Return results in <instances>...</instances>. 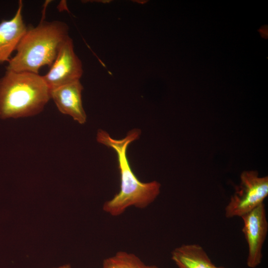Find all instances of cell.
Returning a JSON list of instances; mask_svg holds the SVG:
<instances>
[{"label": "cell", "mask_w": 268, "mask_h": 268, "mask_svg": "<svg viewBox=\"0 0 268 268\" xmlns=\"http://www.w3.org/2000/svg\"><path fill=\"white\" fill-rule=\"evenodd\" d=\"M140 133L139 129H133L124 138L116 139L103 130L97 132V141L116 152L120 173V191L103 206V210L111 216H119L132 206L144 208L152 203L160 194V184L156 181L144 183L139 180L133 171L127 157L129 145L137 139Z\"/></svg>", "instance_id": "6da1fadb"}, {"label": "cell", "mask_w": 268, "mask_h": 268, "mask_svg": "<svg viewBox=\"0 0 268 268\" xmlns=\"http://www.w3.org/2000/svg\"><path fill=\"white\" fill-rule=\"evenodd\" d=\"M68 37V27L61 21H42L35 27L27 28L15 55L8 62L7 70L39 74L41 67H51Z\"/></svg>", "instance_id": "7a4b0ae2"}, {"label": "cell", "mask_w": 268, "mask_h": 268, "mask_svg": "<svg viewBox=\"0 0 268 268\" xmlns=\"http://www.w3.org/2000/svg\"><path fill=\"white\" fill-rule=\"evenodd\" d=\"M51 98L42 76L7 70L0 79V118H19L40 113Z\"/></svg>", "instance_id": "3957f363"}, {"label": "cell", "mask_w": 268, "mask_h": 268, "mask_svg": "<svg viewBox=\"0 0 268 268\" xmlns=\"http://www.w3.org/2000/svg\"><path fill=\"white\" fill-rule=\"evenodd\" d=\"M268 196V177L256 171H244L240 182L225 207L226 218L241 217L264 203Z\"/></svg>", "instance_id": "277c9868"}, {"label": "cell", "mask_w": 268, "mask_h": 268, "mask_svg": "<svg viewBox=\"0 0 268 268\" xmlns=\"http://www.w3.org/2000/svg\"><path fill=\"white\" fill-rule=\"evenodd\" d=\"M83 74L81 61L76 55L69 37L61 47L49 71L42 76L50 90L78 80Z\"/></svg>", "instance_id": "5b68a950"}, {"label": "cell", "mask_w": 268, "mask_h": 268, "mask_svg": "<svg viewBox=\"0 0 268 268\" xmlns=\"http://www.w3.org/2000/svg\"><path fill=\"white\" fill-rule=\"evenodd\" d=\"M242 232L247 243V265L256 268L263 259V247L268 232V221L264 203L244 215Z\"/></svg>", "instance_id": "8992f818"}, {"label": "cell", "mask_w": 268, "mask_h": 268, "mask_svg": "<svg viewBox=\"0 0 268 268\" xmlns=\"http://www.w3.org/2000/svg\"><path fill=\"white\" fill-rule=\"evenodd\" d=\"M83 87L78 80L50 90V96L58 110L71 117L80 124L86 122L87 116L82 105Z\"/></svg>", "instance_id": "52a82bcc"}, {"label": "cell", "mask_w": 268, "mask_h": 268, "mask_svg": "<svg viewBox=\"0 0 268 268\" xmlns=\"http://www.w3.org/2000/svg\"><path fill=\"white\" fill-rule=\"evenodd\" d=\"M22 8L23 2L19 0L12 18L0 22V64L8 62L27 29L22 16Z\"/></svg>", "instance_id": "ba28073f"}, {"label": "cell", "mask_w": 268, "mask_h": 268, "mask_svg": "<svg viewBox=\"0 0 268 268\" xmlns=\"http://www.w3.org/2000/svg\"><path fill=\"white\" fill-rule=\"evenodd\" d=\"M171 259L178 268H214L208 255L201 245L183 244L171 252Z\"/></svg>", "instance_id": "9c48e42d"}, {"label": "cell", "mask_w": 268, "mask_h": 268, "mask_svg": "<svg viewBox=\"0 0 268 268\" xmlns=\"http://www.w3.org/2000/svg\"><path fill=\"white\" fill-rule=\"evenodd\" d=\"M102 268H159L155 265L145 264L135 254L119 251L114 256L105 259Z\"/></svg>", "instance_id": "30bf717a"}, {"label": "cell", "mask_w": 268, "mask_h": 268, "mask_svg": "<svg viewBox=\"0 0 268 268\" xmlns=\"http://www.w3.org/2000/svg\"><path fill=\"white\" fill-rule=\"evenodd\" d=\"M57 268H71L70 266L69 265H64L63 266H61Z\"/></svg>", "instance_id": "8fae6325"}, {"label": "cell", "mask_w": 268, "mask_h": 268, "mask_svg": "<svg viewBox=\"0 0 268 268\" xmlns=\"http://www.w3.org/2000/svg\"><path fill=\"white\" fill-rule=\"evenodd\" d=\"M214 268H225L223 267H217L215 266Z\"/></svg>", "instance_id": "7c38bea8"}]
</instances>
